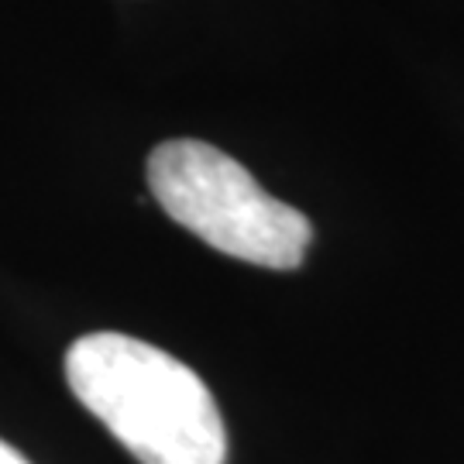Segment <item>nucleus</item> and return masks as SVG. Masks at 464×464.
<instances>
[{
	"label": "nucleus",
	"mask_w": 464,
	"mask_h": 464,
	"mask_svg": "<svg viewBox=\"0 0 464 464\" xmlns=\"http://www.w3.org/2000/svg\"><path fill=\"white\" fill-rule=\"evenodd\" d=\"M149 186L176 224L231 258L262 268H296L306 258L310 220L207 141L176 138L159 145L149 155Z\"/></svg>",
	"instance_id": "nucleus-2"
},
{
	"label": "nucleus",
	"mask_w": 464,
	"mask_h": 464,
	"mask_svg": "<svg viewBox=\"0 0 464 464\" xmlns=\"http://www.w3.org/2000/svg\"><path fill=\"white\" fill-rule=\"evenodd\" d=\"M0 464H28V461H24V458H21L14 448H7V444L0 440Z\"/></svg>",
	"instance_id": "nucleus-3"
},
{
	"label": "nucleus",
	"mask_w": 464,
	"mask_h": 464,
	"mask_svg": "<svg viewBox=\"0 0 464 464\" xmlns=\"http://www.w3.org/2000/svg\"><path fill=\"white\" fill-rule=\"evenodd\" d=\"M72 396L141 464H224L210 389L169 351L128 334H86L66 351Z\"/></svg>",
	"instance_id": "nucleus-1"
}]
</instances>
